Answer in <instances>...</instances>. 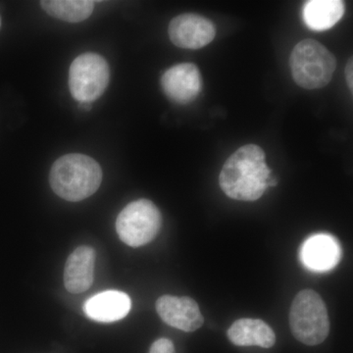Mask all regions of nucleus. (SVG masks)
Wrapping results in <instances>:
<instances>
[{"instance_id": "1", "label": "nucleus", "mask_w": 353, "mask_h": 353, "mask_svg": "<svg viewBox=\"0 0 353 353\" xmlns=\"http://www.w3.org/2000/svg\"><path fill=\"white\" fill-rule=\"evenodd\" d=\"M270 174L263 150L256 145H243L225 162L220 187L230 199L255 201L268 188Z\"/></svg>"}, {"instance_id": "2", "label": "nucleus", "mask_w": 353, "mask_h": 353, "mask_svg": "<svg viewBox=\"0 0 353 353\" xmlns=\"http://www.w3.org/2000/svg\"><path fill=\"white\" fill-rule=\"evenodd\" d=\"M102 182L101 165L81 153L63 155L51 167V189L68 201H81L94 194Z\"/></svg>"}, {"instance_id": "3", "label": "nucleus", "mask_w": 353, "mask_h": 353, "mask_svg": "<svg viewBox=\"0 0 353 353\" xmlns=\"http://www.w3.org/2000/svg\"><path fill=\"white\" fill-rule=\"evenodd\" d=\"M292 78L299 87L318 90L326 87L336 67L333 53L314 39H304L294 46L290 58Z\"/></svg>"}, {"instance_id": "4", "label": "nucleus", "mask_w": 353, "mask_h": 353, "mask_svg": "<svg viewBox=\"0 0 353 353\" xmlns=\"http://www.w3.org/2000/svg\"><path fill=\"white\" fill-rule=\"evenodd\" d=\"M290 326L294 338L306 345H317L330 333L326 304L312 290H303L294 297L290 306Z\"/></svg>"}, {"instance_id": "5", "label": "nucleus", "mask_w": 353, "mask_h": 353, "mask_svg": "<svg viewBox=\"0 0 353 353\" xmlns=\"http://www.w3.org/2000/svg\"><path fill=\"white\" fill-rule=\"evenodd\" d=\"M162 225L159 209L148 199L128 204L116 220V231L123 243L139 248L154 240Z\"/></svg>"}, {"instance_id": "6", "label": "nucleus", "mask_w": 353, "mask_h": 353, "mask_svg": "<svg viewBox=\"0 0 353 353\" xmlns=\"http://www.w3.org/2000/svg\"><path fill=\"white\" fill-rule=\"evenodd\" d=\"M109 80L110 68L108 61L97 53H83L70 67V92L81 103L99 99L105 92Z\"/></svg>"}, {"instance_id": "7", "label": "nucleus", "mask_w": 353, "mask_h": 353, "mask_svg": "<svg viewBox=\"0 0 353 353\" xmlns=\"http://www.w3.org/2000/svg\"><path fill=\"white\" fill-rule=\"evenodd\" d=\"M172 43L185 50H199L216 36L215 26L208 18L194 13L181 14L171 21L168 29Z\"/></svg>"}, {"instance_id": "8", "label": "nucleus", "mask_w": 353, "mask_h": 353, "mask_svg": "<svg viewBox=\"0 0 353 353\" xmlns=\"http://www.w3.org/2000/svg\"><path fill=\"white\" fill-rule=\"evenodd\" d=\"M161 87L170 101L188 104L199 97L202 88L201 74L196 64L181 63L167 70Z\"/></svg>"}, {"instance_id": "9", "label": "nucleus", "mask_w": 353, "mask_h": 353, "mask_svg": "<svg viewBox=\"0 0 353 353\" xmlns=\"http://www.w3.org/2000/svg\"><path fill=\"white\" fill-rule=\"evenodd\" d=\"M157 310L166 324L188 333L196 331L204 323L199 304L189 296L159 297L157 301Z\"/></svg>"}, {"instance_id": "10", "label": "nucleus", "mask_w": 353, "mask_h": 353, "mask_svg": "<svg viewBox=\"0 0 353 353\" xmlns=\"http://www.w3.org/2000/svg\"><path fill=\"white\" fill-rule=\"evenodd\" d=\"M341 259L340 243L331 234H314L301 248V260L311 270H331L339 264Z\"/></svg>"}, {"instance_id": "11", "label": "nucleus", "mask_w": 353, "mask_h": 353, "mask_svg": "<svg viewBox=\"0 0 353 353\" xmlns=\"http://www.w3.org/2000/svg\"><path fill=\"white\" fill-rule=\"evenodd\" d=\"M131 299L119 290H106L88 299L83 311L90 319L111 323L126 317L131 310Z\"/></svg>"}, {"instance_id": "12", "label": "nucleus", "mask_w": 353, "mask_h": 353, "mask_svg": "<svg viewBox=\"0 0 353 353\" xmlns=\"http://www.w3.org/2000/svg\"><path fill=\"white\" fill-rule=\"evenodd\" d=\"M95 252L90 246L83 245L67 259L64 270V285L69 292L82 294L94 283Z\"/></svg>"}, {"instance_id": "13", "label": "nucleus", "mask_w": 353, "mask_h": 353, "mask_svg": "<svg viewBox=\"0 0 353 353\" xmlns=\"http://www.w3.org/2000/svg\"><path fill=\"white\" fill-rule=\"evenodd\" d=\"M228 338L239 347L270 348L276 343V334L268 324L250 318L236 320L228 330Z\"/></svg>"}, {"instance_id": "14", "label": "nucleus", "mask_w": 353, "mask_h": 353, "mask_svg": "<svg viewBox=\"0 0 353 353\" xmlns=\"http://www.w3.org/2000/svg\"><path fill=\"white\" fill-rule=\"evenodd\" d=\"M345 4L340 0H311L303 6L304 23L313 31H326L343 18Z\"/></svg>"}, {"instance_id": "15", "label": "nucleus", "mask_w": 353, "mask_h": 353, "mask_svg": "<svg viewBox=\"0 0 353 353\" xmlns=\"http://www.w3.org/2000/svg\"><path fill=\"white\" fill-rule=\"evenodd\" d=\"M94 3L90 0H43L41 2L46 13L69 23L88 19L94 11Z\"/></svg>"}, {"instance_id": "16", "label": "nucleus", "mask_w": 353, "mask_h": 353, "mask_svg": "<svg viewBox=\"0 0 353 353\" xmlns=\"http://www.w3.org/2000/svg\"><path fill=\"white\" fill-rule=\"evenodd\" d=\"M150 353H176V350L170 340L159 339L153 343Z\"/></svg>"}, {"instance_id": "17", "label": "nucleus", "mask_w": 353, "mask_h": 353, "mask_svg": "<svg viewBox=\"0 0 353 353\" xmlns=\"http://www.w3.org/2000/svg\"><path fill=\"white\" fill-rule=\"evenodd\" d=\"M352 58H350L347 61V67H345V78H347V82L350 90H353V80H352Z\"/></svg>"}, {"instance_id": "18", "label": "nucleus", "mask_w": 353, "mask_h": 353, "mask_svg": "<svg viewBox=\"0 0 353 353\" xmlns=\"http://www.w3.org/2000/svg\"><path fill=\"white\" fill-rule=\"evenodd\" d=\"M0 27H1V18H0Z\"/></svg>"}]
</instances>
